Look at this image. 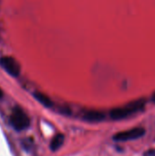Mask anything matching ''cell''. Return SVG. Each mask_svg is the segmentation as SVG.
Returning a JSON list of instances; mask_svg holds the SVG:
<instances>
[{
	"mask_svg": "<svg viewBox=\"0 0 155 156\" xmlns=\"http://www.w3.org/2000/svg\"><path fill=\"white\" fill-rule=\"evenodd\" d=\"M105 118V115L100 112H96V111H90L84 113L83 119L87 122H99L103 121Z\"/></svg>",
	"mask_w": 155,
	"mask_h": 156,
	"instance_id": "cell-5",
	"label": "cell"
},
{
	"mask_svg": "<svg viewBox=\"0 0 155 156\" xmlns=\"http://www.w3.org/2000/svg\"><path fill=\"white\" fill-rule=\"evenodd\" d=\"M145 134V130L142 127H137L131 129L126 132H121L116 133L113 136V140L116 142H126V141H132L136 140L141 137H143Z\"/></svg>",
	"mask_w": 155,
	"mask_h": 156,
	"instance_id": "cell-3",
	"label": "cell"
},
{
	"mask_svg": "<svg viewBox=\"0 0 155 156\" xmlns=\"http://www.w3.org/2000/svg\"><path fill=\"white\" fill-rule=\"evenodd\" d=\"M0 67H2L9 75L16 77L20 73L19 63L12 57H2L0 58Z\"/></svg>",
	"mask_w": 155,
	"mask_h": 156,
	"instance_id": "cell-4",
	"label": "cell"
},
{
	"mask_svg": "<svg viewBox=\"0 0 155 156\" xmlns=\"http://www.w3.org/2000/svg\"><path fill=\"white\" fill-rule=\"evenodd\" d=\"M145 104L144 100H138L132 102H130L122 107L113 109L111 112V117L113 120H122L124 118H127L139 111H141Z\"/></svg>",
	"mask_w": 155,
	"mask_h": 156,
	"instance_id": "cell-1",
	"label": "cell"
},
{
	"mask_svg": "<svg viewBox=\"0 0 155 156\" xmlns=\"http://www.w3.org/2000/svg\"><path fill=\"white\" fill-rule=\"evenodd\" d=\"M10 123L14 129L20 132L26 128H28L30 124V120L27 115L24 112V111L18 107L13 109V112L9 118Z\"/></svg>",
	"mask_w": 155,
	"mask_h": 156,
	"instance_id": "cell-2",
	"label": "cell"
},
{
	"mask_svg": "<svg viewBox=\"0 0 155 156\" xmlns=\"http://www.w3.org/2000/svg\"><path fill=\"white\" fill-rule=\"evenodd\" d=\"M64 140H65L64 134H62V133L57 134V135L53 138V140L51 141V143H50V145H49L50 150H51V151H54V152L57 151V150H58V149L61 147V145L63 144Z\"/></svg>",
	"mask_w": 155,
	"mask_h": 156,
	"instance_id": "cell-7",
	"label": "cell"
},
{
	"mask_svg": "<svg viewBox=\"0 0 155 156\" xmlns=\"http://www.w3.org/2000/svg\"><path fill=\"white\" fill-rule=\"evenodd\" d=\"M3 97V91H2V90L0 89V99Z\"/></svg>",
	"mask_w": 155,
	"mask_h": 156,
	"instance_id": "cell-9",
	"label": "cell"
},
{
	"mask_svg": "<svg viewBox=\"0 0 155 156\" xmlns=\"http://www.w3.org/2000/svg\"><path fill=\"white\" fill-rule=\"evenodd\" d=\"M143 156H155V148L147 150V151L143 154Z\"/></svg>",
	"mask_w": 155,
	"mask_h": 156,
	"instance_id": "cell-8",
	"label": "cell"
},
{
	"mask_svg": "<svg viewBox=\"0 0 155 156\" xmlns=\"http://www.w3.org/2000/svg\"><path fill=\"white\" fill-rule=\"evenodd\" d=\"M33 96L35 97V99L37 101H38L41 104H43L45 107H48V108H50L52 105H53V102L45 94L39 92V91H35L33 93Z\"/></svg>",
	"mask_w": 155,
	"mask_h": 156,
	"instance_id": "cell-6",
	"label": "cell"
},
{
	"mask_svg": "<svg viewBox=\"0 0 155 156\" xmlns=\"http://www.w3.org/2000/svg\"><path fill=\"white\" fill-rule=\"evenodd\" d=\"M153 101H154L155 102V92L153 93Z\"/></svg>",
	"mask_w": 155,
	"mask_h": 156,
	"instance_id": "cell-10",
	"label": "cell"
}]
</instances>
